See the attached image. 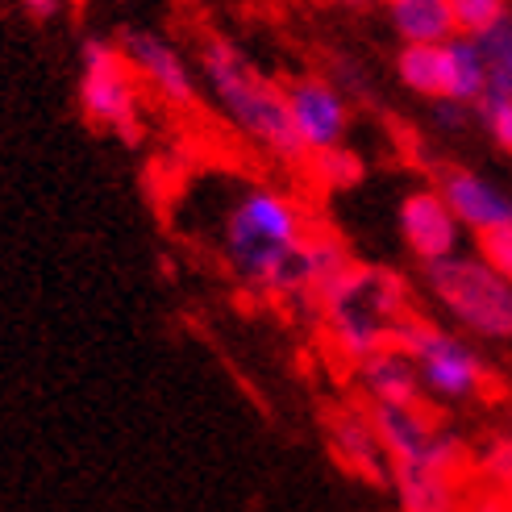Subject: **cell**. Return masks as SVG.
I'll use <instances>...</instances> for the list:
<instances>
[{"instance_id":"cell-9","label":"cell","mask_w":512,"mask_h":512,"mask_svg":"<svg viewBox=\"0 0 512 512\" xmlns=\"http://www.w3.org/2000/svg\"><path fill=\"white\" fill-rule=\"evenodd\" d=\"M325 446L329 458L363 488L388 492V450L379 442V429L367 404H338L325 417Z\"/></svg>"},{"instance_id":"cell-13","label":"cell","mask_w":512,"mask_h":512,"mask_svg":"<svg viewBox=\"0 0 512 512\" xmlns=\"http://www.w3.org/2000/svg\"><path fill=\"white\" fill-rule=\"evenodd\" d=\"M354 371V388L363 396L367 408H392V404H425L421 392V375L417 363L408 358V350H400L396 342L375 350L371 358H363Z\"/></svg>"},{"instance_id":"cell-14","label":"cell","mask_w":512,"mask_h":512,"mask_svg":"<svg viewBox=\"0 0 512 512\" xmlns=\"http://www.w3.org/2000/svg\"><path fill=\"white\" fill-rule=\"evenodd\" d=\"M383 13H388V25H392V34L400 38V46L450 42L458 34L450 0H388Z\"/></svg>"},{"instance_id":"cell-1","label":"cell","mask_w":512,"mask_h":512,"mask_svg":"<svg viewBox=\"0 0 512 512\" xmlns=\"http://www.w3.org/2000/svg\"><path fill=\"white\" fill-rule=\"evenodd\" d=\"M309 234L313 225L292 192L259 184V179H242L221 200L213 250L242 288L275 300L279 279L292 267L296 250L309 242Z\"/></svg>"},{"instance_id":"cell-15","label":"cell","mask_w":512,"mask_h":512,"mask_svg":"<svg viewBox=\"0 0 512 512\" xmlns=\"http://www.w3.org/2000/svg\"><path fill=\"white\" fill-rule=\"evenodd\" d=\"M396 80L421 100L446 96V42H413L396 50Z\"/></svg>"},{"instance_id":"cell-22","label":"cell","mask_w":512,"mask_h":512,"mask_svg":"<svg viewBox=\"0 0 512 512\" xmlns=\"http://www.w3.org/2000/svg\"><path fill=\"white\" fill-rule=\"evenodd\" d=\"M429 125L442 138H463L475 125V105H463V100H450V96L429 100Z\"/></svg>"},{"instance_id":"cell-12","label":"cell","mask_w":512,"mask_h":512,"mask_svg":"<svg viewBox=\"0 0 512 512\" xmlns=\"http://www.w3.org/2000/svg\"><path fill=\"white\" fill-rule=\"evenodd\" d=\"M433 188L442 192V200L454 209V217L463 221L467 234H488L496 225L512 221V192L483 171L458 167V163H433Z\"/></svg>"},{"instance_id":"cell-21","label":"cell","mask_w":512,"mask_h":512,"mask_svg":"<svg viewBox=\"0 0 512 512\" xmlns=\"http://www.w3.org/2000/svg\"><path fill=\"white\" fill-rule=\"evenodd\" d=\"M450 9H454V21H458V34H483V30H492V25L500 17H508V0H450Z\"/></svg>"},{"instance_id":"cell-17","label":"cell","mask_w":512,"mask_h":512,"mask_svg":"<svg viewBox=\"0 0 512 512\" xmlns=\"http://www.w3.org/2000/svg\"><path fill=\"white\" fill-rule=\"evenodd\" d=\"M471 475H475V483H488V488L504 492V500L512 508V425L492 429L488 438H479L471 446Z\"/></svg>"},{"instance_id":"cell-4","label":"cell","mask_w":512,"mask_h":512,"mask_svg":"<svg viewBox=\"0 0 512 512\" xmlns=\"http://www.w3.org/2000/svg\"><path fill=\"white\" fill-rule=\"evenodd\" d=\"M421 292L479 346H512V279L500 275L483 254L458 250L450 259L421 267Z\"/></svg>"},{"instance_id":"cell-24","label":"cell","mask_w":512,"mask_h":512,"mask_svg":"<svg viewBox=\"0 0 512 512\" xmlns=\"http://www.w3.org/2000/svg\"><path fill=\"white\" fill-rule=\"evenodd\" d=\"M475 250L488 259L500 275H508L512 279V221L508 225H496V229H488V234H479L475 238Z\"/></svg>"},{"instance_id":"cell-6","label":"cell","mask_w":512,"mask_h":512,"mask_svg":"<svg viewBox=\"0 0 512 512\" xmlns=\"http://www.w3.org/2000/svg\"><path fill=\"white\" fill-rule=\"evenodd\" d=\"M396 346L408 350V358L417 363L425 404L458 408L471 404L492 388V363L483 346L467 334H458L454 325H442L433 317L408 313L396 329Z\"/></svg>"},{"instance_id":"cell-5","label":"cell","mask_w":512,"mask_h":512,"mask_svg":"<svg viewBox=\"0 0 512 512\" xmlns=\"http://www.w3.org/2000/svg\"><path fill=\"white\" fill-rule=\"evenodd\" d=\"M471 483V442L442 421L413 450L388 458L392 512H463Z\"/></svg>"},{"instance_id":"cell-3","label":"cell","mask_w":512,"mask_h":512,"mask_svg":"<svg viewBox=\"0 0 512 512\" xmlns=\"http://www.w3.org/2000/svg\"><path fill=\"white\" fill-rule=\"evenodd\" d=\"M413 309L408 279L392 267L350 263L317 304V321L325 329V342L346 367H358L375 350L396 342V329Z\"/></svg>"},{"instance_id":"cell-20","label":"cell","mask_w":512,"mask_h":512,"mask_svg":"<svg viewBox=\"0 0 512 512\" xmlns=\"http://www.w3.org/2000/svg\"><path fill=\"white\" fill-rule=\"evenodd\" d=\"M475 125L500 155H512V96L483 92L479 105H475Z\"/></svg>"},{"instance_id":"cell-7","label":"cell","mask_w":512,"mask_h":512,"mask_svg":"<svg viewBox=\"0 0 512 512\" xmlns=\"http://www.w3.org/2000/svg\"><path fill=\"white\" fill-rule=\"evenodd\" d=\"M80 63V80H75V105L80 113L117 138L121 146H142L146 138V117H142V96H138V71L125 59L117 38L88 34L75 50Z\"/></svg>"},{"instance_id":"cell-16","label":"cell","mask_w":512,"mask_h":512,"mask_svg":"<svg viewBox=\"0 0 512 512\" xmlns=\"http://www.w3.org/2000/svg\"><path fill=\"white\" fill-rule=\"evenodd\" d=\"M488 92V67H483V50L471 34H454L446 42V96L463 100V105H479V96Z\"/></svg>"},{"instance_id":"cell-25","label":"cell","mask_w":512,"mask_h":512,"mask_svg":"<svg viewBox=\"0 0 512 512\" xmlns=\"http://www.w3.org/2000/svg\"><path fill=\"white\" fill-rule=\"evenodd\" d=\"M17 9L30 21H55L67 9V0H17Z\"/></svg>"},{"instance_id":"cell-11","label":"cell","mask_w":512,"mask_h":512,"mask_svg":"<svg viewBox=\"0 0 512 512\" xmlns=\"http://www.w3.org/2000/svg\"><path fill=\"white\" fill-rule=\"evenodd\" d=\"M288 109L304 150L342 146L350 134V100L329 75H296L288 80Z\"/></svg>"},{"instance_id":"cell-2","label":"cell","mask_w":512,"mask_h":512,"mask_svg":"<svg viewBox=\"0 0 512 512\" xmlns=\"http://www.w3.org/2000/svg\"><path fill=\"white\" fill-rule=\"evenodd\" d=\"M196 71L213 109L234 125L238 138H246L254 150H263L275 163H288V167L309 163V150H304L292 125L288 84H279L271 71L254 63L246 46H238L225 34L204 38Z\"/></svg>"},{"instance_id":"cell-19","label":"cell","mask_w":512,"mask_h":512,"mask_svg":"<svg viewBox=\"0 0 512 512\" xmlns=\"http://www.w3.org/2000/svg\"><path fill=\"white\" fill-rule=\"evenodd\" d=\"M483 50V67H488V92L512 96V13L500 17L492 30L475 34Z\"/></svg>"},{"instance_id":"cell-8","label":"cell","mask_w":512,"mask_h":512,"mask_svg":"<svg viewBox=\"0 0 512 512\" xmlns=\"http://www.w3.org/2000/svg\"><path fill=\"white\" fill-rule=\"evenodd\" d=\"M113 38H117V46L125 50L130 67L138 71V80H142L150 92H155L163 105H171V109H179V113H188V109L200 105V88H204V84H200V71H196V63H192L167 34L150 30V25L130 21V25H121Z\"/></svg>"},{"instance_id":"cell-26","label":"cell","mask_w":512,"mask_h":512,"mask_svg":"<svg viewBox=\"0 0 512 512\" xmlns=\"http://www.w3.org/2000/svg\"><path fill=\"white\" fill-rule=\"evenodd\" d=\"M342 9H350V13H363V9H371V5H388V0H338Z\"/></svg>"},{"instance_id":"cell-23","label":"cell","mask_w":512,"mask_h":512,"mask_svg":"<svg viewBox=\"0 0 512 512\" xmlns=\"http://www.w3.org/2000/svg\"><path fill=\"white\" fill-rule=\"evenodd\" d=\"M329 67H334V75H329V80H334V84L346 92L350 105H363V100H371V96H375L367 67L358 63L354 55H334V59H329Z\"/></svg>"},{"instance_id":"cell-10","label":"cell","mask_w":512,"mask_h":512,"mask_svg":"<svg viewBox=\"0 0 512 512\" xmlns=\"http://www.w3.org/2000/svg\"><path fill=\"white\" fill-rule=\"evenodd\" d=\"M396 229H400V242L408 246V254H413L421 267L458 254V250H463V238H467L463 221L454 217V209L442 200V192L433 184L413 188V192L400 196V204H396Z\"/></svg>"},{"instance_id":"cell-18","label":"cell","mask_w":512,"mask_h":512,"mask_svg":"<svg viewBox=\"0 0 512 512\" xmlns=\"http://www.w3.org/2000/svg\"><path fill=\"white\" fill-rule=\"evenodd\" d=\"M313 171V179L325 188V192H350L367 179V159L358 155L354 146H329V150H313L309 163H304Z\"/></svg>"}]
</instances>
